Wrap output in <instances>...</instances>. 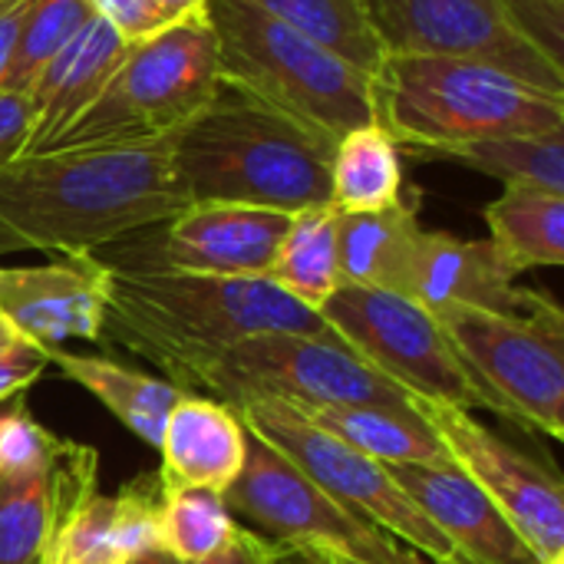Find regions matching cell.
<instances>
[{
	"label": "cell",
	"mask_w": 564,
	"mask_h": 564,
	"mask_svg": "<svg viewBox=\"0 0 564 564\" xmlns=\"http://www.w3.org/2000/svg\"><path fill=\"white\" fill-rule=\"evenodd\" d=\"M169 135L46 149L0 165V254H93L178 215Z\"/></svg>",
	"instance_id": "obj_1"
},
{
	"label": "cell",
	"mask_w": 564,
	"mask_h": 564,
	"mask_svg": "<svg viewBox=\"0 0 564 564\" xmlns=\"http://www.w3.org/2000/svg\"><path fill=\"white\" fill-rule=\"evenodd\" d=\"M106 268L109 301L99 340L139 354L185 393H192L205 364L248 337L330 330L317 311L304 307L268 278Z\"/></svg>",
	"instance_id": "obj_2"
},
{
	"label": "cell",
	"mask_w": 564,
	"mask_h": 564,
	"mask_svg": "<svg viewBox=\"0 0 564 564\" xmlns=\"http://www.w3.org/2000/svg\"><path fill=\"white\" fill-rule=\"evenodd\" d=\"M330 159L334 142L225 83L169 135L172 178L188 205L225 202L288 215L330 205Z\"/></svg>",
	"instance_id": "obj_3"
},
{
	"label": "cell",
	"mask_w": 564,
	"mask_h": 564,
	"mask_svg": "<svg viewBox=\"0 0 564 564\" xmlns=\"http://www.w3.org/2000/svg\"><path fill=\"white\" fill-rule=\"evenodd\" d=\"M218 79L327 142L377 122L373 79L251 0H208Z\"/></svg>",
	"instance_id": "obj_4"
},
{
	"label": "cell",
	"mask_w": 564,
	"mask_h": 564,
	"mask_svg": "<svg viewBox=\"0 0 564 564\" xmlns=\"http://www.w3.org/2000/svg\"><path fill=\"white\" fill-rule=\"evenodd\" d=\"M373 93L377 126L420 159L486 135L564 129V96L466 56H387Z\"/></svg>",
	"instance_id": "obj_5"
},
{
	"label": "cell",
	"mask_w": 564,
	"mask_h": 564,
	"mask_svg": "<svg viewBox=\"0 0 564 564\" xmlns=\"http://www.w3.org/2000/svg\"><path fill=\"white\" fill-rule=\"evenodd\" d=\"M215 33L205 17L178 20L132 43L102 93L53 149L126 145L172 135L218 93Z\"/></svg>",
	"instance_id": "obj_6"
},
{
	"label": "cell",
	"mask_w": 564,
	"mask_h": 564,
	"mask_svg": "<svg viewBox=\"0 0 564 564\" xmlns=\"http://www.w3.org/2000/svg\"><path fill=\"white\" fill-rule=\"evenodd\" d=\"M225 406L241 400H281L297 410L314 406H380L420 416L416 397L360 360L334 330L327 334H258L212 364L192 383Z\"/></svg>",
	"instance_id": "obj_7"
},
{
	"label": "cell",
	"mask_w": 564,
	"mask_h": 564,
	"mask_svg": "<svg viewBox=\"0 0 564 564\" xmlns=\"http://www.w3.org/2000/svg\"><path fill=\"white\" fill-rule=\"evenodd\" d=\"M324 324L377 373L416 400L456 410H489L502 420V403L459 360L453 340L423 304L380 288L340 284L321 307Z\"/></svg>",
	"instance_id": "obj_8"
},
{
	"label": "cell",
	"mask_w": 564,
	"mask_h": 564,
	"mask_svg": "<svg viewBox=\"0 0 564 564\" xmlns=\"http://www.w3.org/2000/svg\"><path fill=\"white\" fill-rule=\"evenodd\" d=\"M231 410L347 512L377 525L430 564H466L453 542L393 482L387 466L317 430L297 406L258 397L241 400Z\"/></svg>",
	"instance_id": "obj_9"
},
{
	"label": "cell",
	"mask_w": 564,
	"mask_h": 564,
	"mask_svg": "<svg viewBox=\"0 0 564 564\" xmlns=\"http://www.w3.org/2000/svg\"><path fill=\"white\" fill-rule=\"evenodd\" d=\"M231 519L268 542H294L354 564H430L334 502L268 440L245 426V466L225 489Z\"/></svg>",
	"instance_id": "obj_10"
},
{
	"label": "cell",
	"mask_w": 564,
	"mask_h": 564,
	"mask_svg": "<svg viewBox=\"0 0 564 564\" xmlns=\"http://www.w3.org/2000/svg\"><path fill=\"white\" fill-rule=\"evenodd\" d=\"M433 317L512 423L562 440L564 314L555 301L535 314L443 307Z\"/></svg>",
	"instance_id": "obj_11"
},
{
	"label": "cell",
	"mask_w": 564,
	"mask_h": 564,
	"mask_svg": "<svg viewBox=\"0 0 564 564\" xmlns=\"http://www.w3.org/2000/svg\"><path fill=\"white\" fill-rule=\"evenodd\" d=\"M387 56H466L564 96V56L516 0H367Z\"/></svg>",
	"instance_id": "obj_12"
},
{
	"label": "cell",
	"mask_w": 564,
	"mask_h": 564,
	"mask_svg": "<svg viewBox=\"0 0 564 564\" xmlns=\"http://www.w3.org/2000/svg\"><path fill=\"white\" fill-rule=\"evenodd\" d=\"M416 410L443 440L449 459L492 499L539 562L564 564L562 479L466 410L430 400H416Z\"/></svg>",
	"instance_id": "obj_13"
},
{
	"label": "cell",
	"mask_w": 564,
	"mask_h": 564,
	"mask_svg": "<svg viewBox=\"0 0 564 564\" xmlns=\"http://www.w3.org/2000/svg\"><path fill=\"white\" fill-rule=\"evenodd\" d=\"M291 215L254 205L192 202L155 225L159 238L132 245L119 258H99L116 268H162L212 278H268Z\"/></svg>",
	"instance_id": "obj_14"
},
{
	"label": "cell",
	"mask_w": 564,
	"mask_h": 564,
	"mask_svg": "<svg viewBox=\"0 0 564 564\" xmlns=\"http://www.w3.org/2000/svg\"><path fill=\"white\" fill-rule=\"evenodd\" d=\"M109 301V268L99 254H59L36 268H0V314L43 350L66 340H99Z\"/></svg>",
	"instance_id": "obj_15"
},
{
	"label": "cell",
	"mask_w": 564,
	"mask_h": 564,
	"mask_svg": "<svg viewBox=\"0 0 564 564\" xmlns=\"http://www.w3.org/2000/svg\"><path fill=\"white\" fill-rule=\"evenodd\" d=\"M99 492L93 446L56 440L30 469L0 473V564H36L66 519Z\"/></svg>",
	"instance_id": "obj_16"
},
{
	"label": "cell",
	"mask_w": 564,
	"mask_h": 564,
	"mask_svg": "<svg viewBox=\"0 0 564 564\" xmlns=\"http://www.w3.org/2000/svg\"><path fill=\"white\" fill-rule=\"evenodd\" d=\"M403 297L426 311L482 307L496 314H535L552 297L519 288L489 241L456 238L449 231H423L403 281Z\"/></svg>",
	"instance_id": "obj_17"
},
{
	"label": "cell",
	"mask_w": 564,
	"mask_h": 564,
	"mask_svg": "<svg viewBox=\"0 0 564 564\" xmlns=\"http://www.w3.org/2000/svg\"><path fill=\"white\" fill-rule=\"evenodd\" d=\"M413 506L453 542L466 564H542L492 499L456 466H387Z\"/></svg>",
	"instance_id": "obj_18"
},
{
	"label": "cell",
	"mask_w": 564,
	"mask_h": 564,
	"mask_svg": "<svg viewBox=\"0 0 564 564\" xmlns=\"http://www.w3.org/2000/svg\"><path fill=\"white\" fill-rule=\"evenodd\" d=\"M129 43L99 17H93L36 76L30 96V135L23 155L46 152L102 93Z\"/></svg>",
	"instance_id": "obj_19"
},
{
	"label": "cell",
	"mask_w": 564,
	"mask_h": 564,
	"mask_svg": "<svg viewBox=\"0 0 564 564\" xmlns=\"http://www.w3.org/2000/svg\"><path fill=\"white\" fill-rule=\"evenodd\" d=\"M162 489H212L221 492L245 466V423L215 397L182 393L159 440Z\"/></svg>",
	"instance_id": "obj_20"
},
{
	"label": "cell",
	"mask_w": 564,
	"mask_h": 564,
	"mask_svg": "<svg viewBox=\"0 0 564 564\" xmlns=\"http://www.w3.org/2000/svg\"><path fill=\"white\" fill-rule=\"evenodd\" d=\"M420 198L406 192L397 205L377 212H337V261L340 284L403 291L416 241Z\"/></svg>",
	"instance_id": "obj_21"
},
{
	"label": "cell",
	"mask_w": 564,
	"mask_h": 564,
	"mask_svg": "<svg viewBox=\"0 0 564 564\" xmlns=\"http://www.w3.org/2000/svg\"><path fill=\"white\" fill-rule=\"evenodd\" d=\"M46 357L66 380L93 393L132 436L159 449L162 426L185 390H178L169 380L149 377L135 367H126L119 360L96 357V354H73V350L53 347L46 350Z\"/></svg>",
	"instance_id": "obj_22"
},
{
	"label": "cell",
	"mask_w": 564,
	"mask_h": 564,
	"mask_svg": "<svg viewBox=\"0 0 564 564\" xmlns=\"http://www.w3.org/2000/svg\"><path fill=\"white\" fill-rule=\"evenodd\" d=\"M489 245L502 264L519 278L532 268L564 264V195L506 185V192L482 208Z\"/></svg>",
	"instance_id": "obj_23"
},
{
	"label": "cell",
	"mask_w": 564,
	"mask_h": 564,
	"mask_svg": "<svg viewBox=\"0 0 564 564\" xmlns=\"http://www.w3.org/2000/svg\"><path fill=\"white\" fill-rule=\"evenodd\" d=\"M301 413L317 430L347 443L360 456L377 459L380 466H406V463L449 466L453 463L443 440L426 426L423 416H403V413L380 410V406H314Z\"/></svg>",
	"instance_id": "obj_24"
},
{
	"label": "cell",
	"mask_w": 564,
	"mask_h": 564,
	"mask_svg": "<svg viewBox=\"0 0 564 564\" xmlns=\"http://www.w3.org/2000/svg\"><path fill=\"white\" fill-rule=\"evenodd\" d=\"M406 195L400 145L377 122L347 132L330 159V205L337 212H377Z\"/></svg>",
	"instance_id": "obj_25"
},
{
	"label": "cell",
	"mask_w": 564,
	"mask_h": 564,
	"mask_svg": "<svg viewBox=\"0 0 564 564\" xmlns=\"http://www.w3.org/2000/svg\"><path fill=\"white\" fill-rule=\"evenodd\" d=\"M268 281H274L284 294L321 314L327 297L340 288L334 205H317L291 215L288 235L278 248Z\"/></svg>",
	"instance_id": "obj_26"
},
{
	"label": "cell",
	"mask_w": 564,
	"mask_h": 564,
	"mask_svg": "<svg viewBox=\"0 0 564 564\" xmlns=\"http://www.w3.org/2000/svg\"><path fill=\"white\" fill-rule=\"evenodd\" d=\"M423 159L456 162L506 185H532L564 195V129L486 135L459 145L436 149Z\"/></svg>",
	"instance_id": "obj_27"
},
{
	"label": "cell",
	"mask_w": 564,
	"mask_h": 564,
	"mask_svg": "<svg viewBox=\"0 0 564 564\" xmlns=\"http://www.w3.org/2000/svg\"><path fill=\"white\" fill-rule=\"evenodd\" d=\"M264 13L291 23L304 36L344 56L350 66L377 79L387 53L373 30L367 0H251Z\"/></svg>",
	"instance_id": "obj_28"
},
{
	"label": "cell",
	"mask_w": 564,
	"mask_h": 564,
	"mask_svg": "<svg viewBox=\"0 0 564 564\" xmlns=\"http://www.w3.org/2000/svg\"><path fill=\"white\" fill-rule=\"evenodd\" d=\"M235 519L221 492L212 489H162L159 516V549L175 562L195 564L218 552L231 532Z\"/></svg>",
	"instance_id": "obj_29"
},
{
	"label": "cell",
	"mask_w": 564,
	"mask_h": 564,
	"mask_svg": "<svg viewBox=\"0 0 564 564\" xmlns=\"http://www.w3.org/2000/svg\"><path fill=\"white\" fill-rule=\"evenodd\" d=\"M89 0H30L3 76V89H30L50 59L93 20Z\"/></svg>",
	"instance_id": "obj_30"
},
{
	"label": "cell",
	"mask_w": 564,
	"mask_h": 564,
	"mask_svg": "<svg viewBox=\"0 0 564 564\" xmlns=\"http://www.w3.org/2000/svg\"><path fill=\"white\" fill-rule=\"evenodd\" d=\"M36 564H126L116 545V502L93 492L53 535Z\"/></svg>",
	"instance_id": "obj_31"
},
{
	"label": "cell",
	"mask_w": 564,
	"mask_h": 564,
	"mask_svg": "<svg viewBox=\"0 0 564 564\" xmlns=\"http://www.w3.org/2000/svg\"><path fill=\"white\" fill-rule=\"evenodd\" d=\"M116 545L129 562L142 552L159 549V516H162V482L159 473H142L126 482L116 496Z\"/></svg>",
	"instance_id": "obj_32"
},
{
	"label": "cell",
	"mask_w": 564,
	"mask_h": 564,
	"mask_svg": "<svg viewBox=\"0 0 564 564\" xmlns=\"http://www.w3.org/2000/svg\"><path fill=\"white\" fill-rule=\"evenodd\" d=\"M93 13L106 20L129 46L159 36L172 26V20L162 13L155 0H89Z\"/></svg>",
	"instance_id": "obj_33"
},
{
	"label": "cell",
	"mask_w": 564,
	"mask_h": 564,
	"mask_svg": "<svg viewBox=\"0 0 564 564\" xmlns=\"http://www.w3.org/2000/svg\"><path fill=\"white\" fill-rule=\"evenodd\" d=\"M46 367H50V357H46L43 347L26 344V340L10 347L0 357V403L13 400L17 393H26L43 377Z\"/></svg>",
	"instance_id": "obj_34"
},
{
	"label": "cell",
	"mask_w": 564,
	"mask_h": 564,
	"mask_svg": "<svg viewBox=\"0 0 564 564\" xmlns=\"http://www.w3.org/2000/svg\"><path fill=\"white\" fill-rule=\"evenodd\" d=\"M30 135V96L23 89H0V165L23 155Z\"/></svg>",
	"instance_id": "obj_35"
},
{
	"label": "cell",
	"mask_w": 564,
	"mask_h": 564,
	"mask_svg": "<svg viewBox=\"0 0 564 564\" xmlns=\"http://www.w3.org/2000/svg\"><path fill=\"white\" fill-rule=\"evenodd\" d=\"M264 555H268V539H261L245 525H235L231 539L218 552L195 564H264Z\"/></svg>",
	"instance_id": "obj_36"
},
{
	"label": "cell",
	"mask_w": 564,
	"mask_h": 564,
	"mask_svg": "<svg viewBox=\"0 0 564 564\" xmlns=\"http://www.w3.org/2000/svg\"><path fill=\"white\" fill-rule=\"evenodd\" d=\"M519 13L525 17V23L552 46L562 53V20H564V0H516Z\"/></svg>",
	"instance_id": "obj_37"
},
{
	"label": "cell",
	"mask_w": 564,
	"mask_h": 564,
	"mask_svg": "<svg viewBox=\"0 0 564 564\" xmlns=\"http://www.w3.org/2000/svg\"><path fill=\"white\" fill-rule=\"evenodd\" d=\"M26 7H30V0H3L0 3V89H3V76H7V66H10L13 46H17V36H20V23H23Z\"/></svg>",
	"instance_id": "obj_38"
},
{
	"label": "cell",
	"mask_w": 564,
	"mask_h": 564,
	"mask_svg": "<svg viewBox=\"0 0 564 564\" xmlns=\"http://www.w3.org/2000/svg\"><path fill=\"white\" fill-rule=\"evenodd\" d=\"M264 564H337L327 552L311 549V545H294V542H268Z\"/></svg>",
	"instance_id": "obj_39"
},
{
	"label": "cell",
	"mask_w": 564,
	"mask_h": 564,
	"mask_svg": "<svg viewBox=\"0 0 564 564\" xmlns=\"http://www.w3.org/2000/svg\"><path fill=\"white\" fill-rule=\"evenodd\" d=\"M162 7V13L178 23V20H192V17H205V3L208 0H155Z\"/></svg>",
	"instance_id": "obj_40"
},
{
	"label": "cell",
	"mask_w": 564,
	"mask_h": 564,
	"mask_svg": "<svg viewBox=\"0 0 564 564\" xmlns=\"http://www.w3.org/2000/svg\"><path fill=\"white\" fill-rule=\"evenodd\" d=\"M126 564H182L175 562L169 552H162V549H152V552H142V555H135V558H129Z\"/></svg>",
	"instance_id": "obj_41"
},
{
	"label": "cell",
	"mask_w": 564,
	"mask_h": 564,
	"mask_svg": "<svg viewBox=\"0 0 564 564\" xmlns=\"http://www.w3.org/2000/svg\"><path fill=\"white\" fill-rule=\"evenodd\" d=\"M20 340H23V337H20V334H17V330H13L10 324H7V317L0 314V357H3V354H7L10 347H17Z\"/></svg>",
	"instance_id": "obj_42"
},
{
	"label": "cell",
	"mask_w": 564,
	"mask_h": 564,
	"mask_svg": "<svg viewBox=\"0 0 564 564\" xmlns=\"http://www.w3.org/2000/svg\"><path fill=\"white\" fill-rule=\"evenodd\" d=\"M334 562H337V564H354V562H340V558H334Z\"/></svg>",
	"instance_id": "obj_43"
},
{
	"label": "cell",
	"mask_w": 564,
	"mask_h": 564,
	"mask_svg": "<svg viewBox=\"0 0 564 564\" xmlns=\"http://www.w3.org/2000/svg\"><path fill=\"white\" fill-rule=\"evenodd\" d=\"M0 3H3V0H0Z\"/></svg>",
	"instance_id": "obj_44"
}]
</instances>
